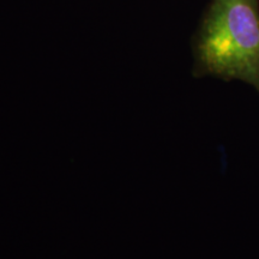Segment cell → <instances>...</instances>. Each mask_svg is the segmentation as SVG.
I'll use <instances>...</instances> for the list:
<instances>
[{
	"instance_id": "6da1fadb",
	"label": "cell",
	"mask_w": 259,
	"mask_h": 259,
	"mask_svg": "<svg viewBox=\"0 0 259 259\" xmlns=\"http://www.w3.org/2000/svg\"><path fill=\"white\" fill-rule=\"evenodd\" d=\"M196 70L259 92V0H212L196 41Z\"/></svg>"
}]
</instances>
